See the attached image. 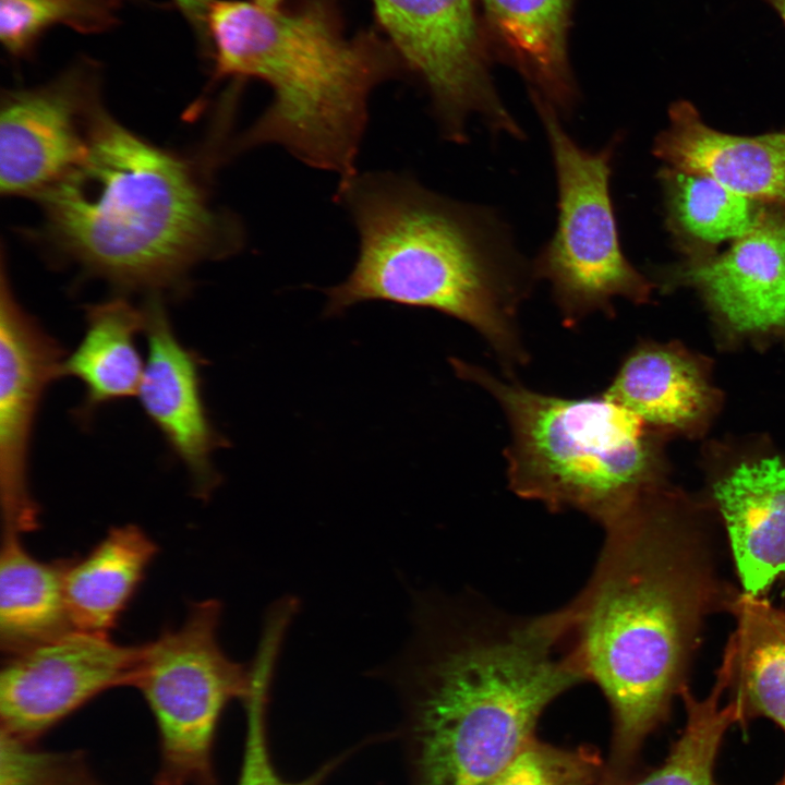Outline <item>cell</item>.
<instances>
[{
  "label": "cell",
  "instance_id": "8992f818",
  "mask_svg": "<svg viewBox=\"0 0 785 785\" xmlns=\"http://www.w3.org/2000/svg\"><path fill=\"white\" fill-rule=\"evenodd\" d=\"M450 363L504 411L507 479L518 496L578 510L605 528L668 486L664 435L604 394L564 398L456 358Z\"/></svg>",
  "mask_w": 785,
  "mask_h": 785
},
{
  "label": "cell",
  "instance_id": "7a4b0ae2",
  "mask_svg": "<svg viewBox=\"0 0 785 785\" xmlns=\"http://www.w3.org/2000/svg\"><path fill=\"white\" fill-rule=\"evenodd\" d=\"M396 672L408 785H486L532 740L546 706L585 680L568 605L471 617L424 601Z\"/></svg>",
  "mask_w": 785,
  "mask_h": 785
},
{
  "label": "cell",
  "instance_id": "9a60e30c",
  "mask_svg": "<svg viewBox=\"0 0 785 785\" xmlns=\"http://www.w3.org/2000/svg\"><path fill=\"white\" fill-rule=\"evenodd\" d=\"M653 154L663 166L708 176L750 201L785 210V130L726 133L710 126L690 101L678 100Z\"/></svg>",
  "mask_w": 785,
  "mask_h": 785
},
{
  "label": "cell",
  "instance_id": "277c9868",
  "mask_svg": "<svg viewBox=\"0 0 785 785\" xmlns=\"http://www.w3.org/2000/svg\"><path fill=\"white\" fill-rule=\"evenodd\" d=\"M38 198L51 245L123 290H176L197 263L244 243L239 219L212 204L191 164L106 111L82 159Z\"/></svg>",
  "mask_w": 785,
  "mask_h": 785
},
{
  "label": "cell",
  "instance_id": "30bf717a",
  "mask_svg": "<svg viewBox=\"0 0 785 785\" xmlns=\"http://www.w3.org/2000/svg\"><path fill=\"white\" fill-rule=\"evenodd\" d=\"M105 111L100 74L80 59L48 83L9 90L0 120V184L8 195L39 196L85 155Z\"/></svg>",
  "mask_w": 785,
  "mask_h": 785
},
{
  "label": "cell",
  "instance_id": "f1b7e54d",
  "mask_svg": "<svg viewBox=\"0 0 785 785\" xmlns=\"http://www.w3.org/2000/svg\"><path fill=\"white\" fill-rule=\"evenodd\" d=\"M193 28L200 43L206 47V14L210 0H171Z\"/></svg>",
  "mask_w": 785,
  "mask_h": 785
},
{
  "label": "cell",
  "instance_id": "9c48e42d",
  "mask_svg": "<svg viewBox=\"0 0 785 785\" xmlns=\"http://www.w3.org/2000/svg\"><path fill=\"white\" fill-rule=\"evenodd\" d=\"M401 64L420 81L443 136L464 143L479 117L491 132L516 136L520 125L490 73L476 0H371Z\"/></svg>",
  "mask_w": 785,
  "mask_h": 785
},
{
  "label": "cell",
  "instance_id": "4dcf8cb0",
  "mask_svg": "<svg viewBox=\"0 0 785 785\" xmlns=\"http://www.w3.org/2000/svg\"><path fill=\"white\" fill-rule=\"evenodd\" d=\"M255 3L265 8H279L282 7L285 0H252Z\"/></svg>",
  "mask_w": 785,
  "mask_h": 785
},
{
  "label": "cell",
  "instance_id": "d6986e66",
  "mask_svg": "<svg viewBox=\"0 0 785 785\" xmlns=\"http://www.w3.org/2000/svg\"><path fill=\"white\" fill-rule=\"evenodd\" d=\"M728 612L736 619V629L722 663L730 700L742 722L764 716L785 733V611L762 596L738 592ZM781 785H785V776Z\"/></svg>",
  "mask_w": 785,
  "mask_h": 785
},
{
  "label": "cell",
  "instance_id": "44dd1931",
  "mask_svg": "<svg viewBox=\"0 0 785 785\" xmlns=\"http://www.w3.org/2000/svg\"><path fill=\"white\" fill-rule=\"evenodd\" d=\"M85 331L64 358L60 376L78 379L85 394L77 418L87 422L100 407L137 395L145 362L136 345L145 310L123 298L87 305Z\"/></svg>",
  "mask_w": 785,
  "mask_h": 785
},
{
  "label": "cell",
  "instance_id": "e0dca14e",
  "mask_svg": "<svg viewBox=\"0 0 785 785\" xmlns=\"http://www.w3.org/2000/svg\"><path fill=\"white\" fill-rule=\"evenodd\" d=\"M745 593L762 596L785 573V462H745L713 486Z\"/></svg>",
  "mask_w": 785,
  "mask_h": 785
},
{
  "label": "cell",
  "instance_id": "ba28073f",
  "mask_svg": "<svg viewBox=\"0 0 785 785\" xmlns=\"http://www.w3.org/2000/svg\"><path fill=\"white\" fill-rule=\"evenodd\" d=\"M217 601L194 603L180 626L142 645L133 687L154 716L159 737L157 785H218L213 747L220 716L245 700L253 675L218 641Z\"/></svg>",
  "mask_w": 785,
  "mask_h": 785
},
{
  "label": "cell",
  "instance_id": "d4e9b609",
  "mask_svg": "<svg viewBox=\"0 0 785 785\" xmlns=\"http://www.w3.org/2000/svg\"><path fill=\"white\" fill-rule=\"evenodd\" d=\"M123 0H0V40L13 58H26L45 33L65 26L85 35L111 29Z\"/></svg>",
  "mask_w": 785,
  "mask_h": 785
},
{
  "label": "cell",
  "instance_id": "4fadbf2b",
  "mask_svg": "<svg viewBox=\"0 0 785 785\" xmlns=\"http://www.w3.org/2000/svg\"><path fill=\"white\" fill-rule=\"evenodd\" d=\"M659 287L696 289L741 335L785 336V210L764 207L754 227L722 253L656 271Z\"/></svg>",
  "mask_w": 785,
  "mask_h": 785
},
{
  "label": "cell",
  "instance_id": "ffe728a7",
  "mask_svg": "<svg viewBox=\"0 0 785 785\" xmlns=\"http://www.w3.org/2000/svg\"><path fill=\"white\" fill-rule=\"evenodd\" d=\"M157 553L137 526L114 527L86 556L65 560L64 597L73 629L108 635Z\"/></svg>",
  "mask_w": 785,
  "mask_h": 785
},
{
  "label": "cell",
  "instance_id": "484cf974",
  "mask_svg": "<svg viewBox=\"0 0 785 785\" xmlns=\"http://www.w3.org/2000/svg\"><path fill=\"white\" fill-rule=\"evenodd\" d=\"M268 674L258 672L253 677L252 689L244 700L246 730L243 757L237 785H324L350 757L360 749L381 740L370 738L339 752L303 778H285L271 757L266 725Z\"/></svg>",
  "mask_w": 785,
  "mask_h": 785
},
{
  "label": "cell",
  "instance_id": "5bb4252c",
  "mask_svg": "<svg viewBox=\"0 0 785 785\" xmlns=\"http://www.w3.org/2000/svg\"><path fill=\"white\" fill-rule=\"evenodd\" d=\"M147 359L137 391L143 411L205 499L220 483L214 452L227 446L213 425L202 390L203 359L177 337L159 298L144 305Z\"/></svg>",
  "mask_w": 785,
  "mask_h": 785
},
{
  "label": "cell",
  "instance_id": "8fae6325",
  "mask_svg": "<svg viewBox=\"0 0 785 785\" xmlns=\"http://www.w3.org/2000/svg\"><path fill=\"white\" fill-rule=\"evenodd\" d=\"M142 645L72 629L7 655L0 675L1 730L34 741L98 695L133 686Z\"/></svg>",
  "mask_w": 785,
  "mask_h": 785
},
{
  "label": "cell",
  "instance_id": "6da1fadb",
  "mask_svg": "<svg viewBox=\"0 0 785 785\" xmlns=\"http://www.w3.org/2000/svg\"><path fill=\"white\" fill-rule=\"evenodd\" d=\"M706 507L669 485L605 527L583 590L569 604L573 651L614 721L627 763L668 715L706 617L738 593L720 573Z\"/></svg>",
  "mask_w": 785,
  "mask_h": 785
},
{
  "label": "cell",
  "instance_id": "f546056e",
  "mask_svg": "<svg viewBox=\"0 0 785 785\" xmlns=\"http://www.w3.org/2000/svg\"><path fill=\"white\" fill-rule=\"evenodd\" d=\"M768 3L780 16L785 25V0H762Z\"/></svg>",
  "mask_w": 785,
  "mask_h": 785
},
{
  "label": "cell",
  "instance_id": "3957f363",
  "mask_svg": "<svg viewBox=\"0 0 785 785\" xmlns=\"http://www.w3.org/2000/svg\"><path fill=\"white\" fill-rule=\"evenodd\" d=\"M335 201L358 235L348 277L327 288L325 314L365 301L438 311L475 329L510 374L528 361L518 307L533 281L495 212L455 201L396 171L340 179Z\"/></svg>",
  "mask_w": 785,
  "mask_h": 785
},
{
  "label": "cell",
  "instance_id": "7402d4cb",
  "mask_svg": "<svg viewBox=\"0 0 785 785\" xmlns=\"http://www.w3.org/2000/svg\"><path fill=\"white\" fill-rule=\"evenodd\" d=\"M21 535L1 532L0 645L5 655L73 629L63 589L65 560L45 563L35 558Z\"/></svg>",
  "mask_w": 785,
  "mask_h": 785
},
{
  "label": "cell",
  "instance_id": "7c38bea8",
  "mask_svg": "<svg viewBox=\"0 0 785 785\" xmlns=\"http://www.w3.org/2000/svg\"><path fill=\"white\" fill-rule=\"evenodd\" d=\"M65 351L15 300L1 268L0 502L3 529L32 531L38 507L31 494L28 457L39 406L60 377Z\"/></svg>",
  "mask_w": 785,
  "mask_h": 785
},
{
  "label": "cell",
  "instance_id": "5b68a950",
  "mask_svg": "<svg viewBox=\"0 0 785 785\" xmlns=\"http://www.w3.org/2000/svg\"><path fill=\"white\" fill-rule=\"evenodd\" d=\"M205 26L215 81L254 78L271 92L231 153L273 145L339 180L358 171L372 93L401 65L390 45L373 33L346 35L314 1L286 9L210 0Z\"/></svg>",
  "mask_w": 785,
  "mask_h": 785
},
{
  "label": "cell",
  "instance_id": "603a6c76",
  "mask_svg": "<svg viewBox=\"0 0 785 785\" xmlns=\"http://www.w3.org/2000/svg\"><path fill=\"white\" fill-rule=\"evenodd\" d=\"M657 178L665 226L684 258L712 255L721 244L741 238L765 207L704 174L663 166Z\"/></svg>",
  "mask_w": 785,
  "mask_h": 785
},
{
  "label": "cell",
  "instance_id": "52a82bcc",
  "mask_svg": "<svg viewBox=\"0 0 785 785\" xmlns=\"http://www.w3.org/2000/svg\"><path fill=\"white\" fill-rule=\"evenodd\" d=\"M550 144L557 183V224L532 263L547 280L567 326L595 312L613 316L614 301L649 302L653 285L626 257L611 195L614 155L620 137L585 149L565 131L548 104L530 98Z\"/></svg>",
  "mask_w": 785,
  "mask_h": 785
},
{
  "label": "cell",
  "instance_id": "cb8c5ba5",
  "mask_svg": "<svg viewBox=\"0 0 785 785\" xmlns=\"http://www.w3.org/2000/svg\"><path fill=\"white\" fill-rule=\"evenodd\" d=\"M727 671L721 664L708 697L696 699L686 685L679 692L686 709V725L664 762L631 785H720L714 765L726 730L742 722L736 703L722 704L727 690Z\"/></svg>",
  "mask_w": 785,
  "mask_h": 785
},
{
  "label": "cell",
  "instance_id": "ac0fdd59",
  "mask_svg": "<svg viewBox=\"0 0 785 785\" xmlns=\"http://www.w3.org/2000/svg\"><path fill=\"white\" fill-rule=\"evenodd\" d=\"M603 394L664 436L698 433L717 406L705 364L676 343L639 342Z\"/></svg>",
  "mask_w": 785,
  "mask_h": 785
},
{
  "label": "cell",
  "instance_id": "4316f807",
  "mask_svg": "<svg viewBox=\"0 0 785 785\" xmlns=\"http://www.w3.org/2000/svg\"><path fill=\"white\" fill-rule=\"evenodd\" d=\"M605 768L585 747L564 749L532 739L486 785H602Z\"/></svg>",
  "mask_w": 785,
  "mask_h": 785
},
{
  "label": "cell",
  "instance_id": "83f0119b",
  "mask_svg": "<svg viewBox=\"0 0 785 785\" xmlns=\"http://www.w3.org/2000/svg\"><path fill=\"white\" fill-rule=\"evenodd\" d=\"M0 785H99L80 751H51L1 730Z\"/></svg>",
  "mask_w": 785,
  "mask_h": 785
},
{
  "label": "cell",
  "instance_id": "2e32d148",
  "mask_svg": "<svg viewBox=\"0 0 785 785\" xmlns=\"http://www.w3.org/2000/svg\"><path fill=\"white\" fill-rule=\"evenodd\" d=\"M572 0H479L491 52L515 69L530 98L572 113L578 88L568 56Z\"/></svg>",
  "mask_w": 785,
  "mask_h": 785
}]
</instances>
